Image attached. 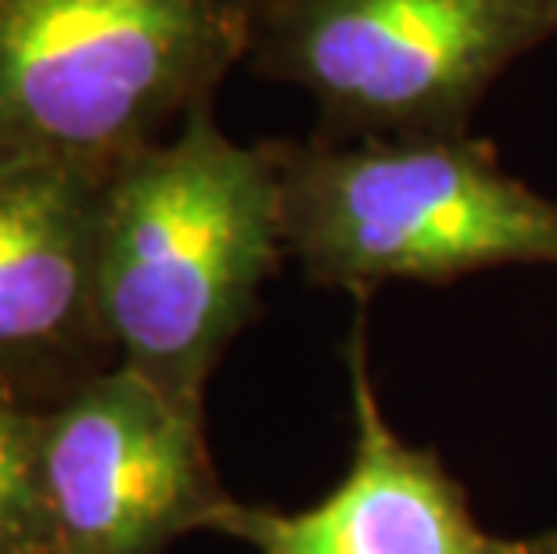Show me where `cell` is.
<instances>
[{
    "label": "cell",
    "mask_w": 557,
    "mask_h": 554,
    "mask_svg": "<svg viewBox=\"0 0 557 554\" xmlns=\"http://www.w3.org/2000/svg\"><path fill=\"white\" fill-rule=\"evenodd\" d=\"M44 497L54 554H162L216 529L223 493L201 404L129 364L90 374L44 418Z\"/></svg>",
    "instance_id": "5b68a950"
},
{
    "label": "cell",
    "mask_w": 557,
    "mask_h": 554,
    "mask_svg": "<svg viewBox=\"0 0 557 554\" xmlns=\"http://www.w3.org/2000/svg\"><path fill=\"white\" fill-rule=\"evenodd\" d=\"M557 33V0H256L248 58L306 90L320 140L468 134L471 112Z\"/></svg>",
    "instance_id": "277c9868"
},
{
    "label": "cell",
    "mask_w": 557,
    "mask_h": 554,
    "mask_svg": "<svg viewBox=\"0 0 557 554\" xmlns=\"http://www.w3.org/2000/svg\"><path fill=\"white\" fill-rule=\"evenodd\" d=\"M0 4H8V0H0Z\"/></svg>",
    "instance_id": "9c48e42d"
},
{
    "label": "cell",
    "mask_w": 557,
    "mask_h": 554,
    "mask_svg": "<svg viewBox=\"0 0 557 554\" xmlns=\"http://www.w3.org/2000/svg\"><path fill=\"white\" fill-rule=\"evenodd\" d=\"M352 396V457L335 490L302 512L245 508L234 501L220 533L256 554H557V529L496 537L468 504L465 487L429 446H410L377 399L363 317L346 342Z\"/></svg>",
    "instance_id": "8992f818"
},
{
    "label": "cell",
    "mask_w": 557,
    "mask_h": 554,
    "mask_svg": "<svg viewBox=\"0 0 557 554\" xmlns=\"http://www.w3.org/2000/svg\"><path fill=\"white\" fill-rule=\"evenodd\" d=\"M0 554H54L44 497V418L0 404Z\"/></svg>",
    "instance_id": "ba28073f"
},
{
    "label": "cell",
    "mask_w": 557,
    "mask_h": 554,
    "mask_svg": "<svg viewBox=\"0 0 557 554\" xmlns=\"http://www.w3.org/2000/svg\"><path fill=\"white\" fill-rule=\"evenodd\" d=\"M284 256L270 145H238L212 101L195 104L176 137L129 156L104 184L98 303L120 364L201 404Z\"/></svg>",
    "instance_id": "6da1fadb"
},
{
    "label": "cell",
    "mask_w": 557,
    "mask_h": 554,
    "mask_svg": "<svg viewBox=\"0 0 557 554\" xmlns=\"http://www.w3.org/2000/svg\"><path fill=\"white\" fill-rule=\"evenodd\" d=\"M109 173L0 148V364L109 349L98 303Z\"/></svg>",
    "instance_id": "52a82bcc"
},
{
    "label": "cell",
    "mask_w": 557,
    "mask_h": 554,
    "mask_svg": "<svg viewBox=\"0 0 557 554\" xmlns=\"http://www.w3.org/2000/svg\"><path fill=\"white\" fill-rule=\"evenodd\" d=\"M256 0L0 4V148L112 173L212 101Z\"/></svg>",
    "instance_id": "3957f363"
},
{
    "label": "cell",
    "mask_w": 557,
    "mask_h": 554,
    "mask_svg": "<svg viewBox=\"0 0 557 554\" xmlns=\"http://www.w3.org/2000/svg\"><path fill=\"white\" fill-rule=\"evenodd\" d=\"M284 249L320 288L371 299L496 267H557V198L468 134L274 140Z\"/></svg>",
    "instance_id": "7a4b0ae2"
}]
</instances>
